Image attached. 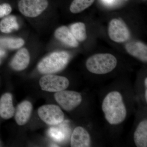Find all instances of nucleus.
<instances>
[{
  "label": "nucleus",
  "mask_w": 147,
  "mask_h": 147,
  "mask_svg": "<svg viewBox=\"0 0 147 147\" xmlns=\"http://www.w3.org/2000/svg\"><path fill=\"white\" fill-rule=\"evenodd\" d=\"M32 105L30 101L24 100L19 104L15 113V119L19 125H24L28 122L31 115Z\"/></svg>",
  "instance_id": "10"
},
{
  "label": "nucleus",
  "mask_w": 147,
  "mask_h": 147,
  "mask_svg": "<svg viewBox=\"0 0 147 147\" xmlns=\"http://www.w3.org/2000/svg\"><path fill=\"white\" fill-rule=\"evenodd\" d=\"M94 0H73L69 7L72 13H80L92 4Z\"/></svg>",
  "instance_id": "19"
},
{
  "label": "nucleus",
  "mask_w": 147,
  "mask_h": 147,
  "mask_svg": "<svg viewBox=\"0 0 147 147\" xmlns=\"http://www.w3.org/2000/svg\"><path fill=\"white\" fill-rule=\"evenodd\" d=\"M16 16L11 15L3 18L0 22V30L4 33H9L19 28Z\"/></svg>",
  "instance_id": "16"
},
{
  "label": "nucleus",
  "mask_w": 147,
  "mask_h": 147,
  "mask_svg": "<svg viewBox=\"0 0 147 147\" xmlns=\"http://www.w3.org/2000/svg\"><path fill=\"white\" fill-rule=\"evenodd\" d=\"M145 99H146V101H147V89H146V90H145Z\"/></svg>",
  "instance_id": "24"
},
{
  "label": "nucleus",
  "mask_w": 147,
  "mask_h": 147,
  "mask_svg": "<svg viewBox=\"0 0 147 147\" xmlns=\"http://www.w3.org/2000/svg\"><path fill=\"white\" fill-rule=\"evenodd\" d=\"M125 1H127V0H125Z\"/></svg>",
  "instance_id": "27"
},
{
  "label": "nucleus",
  "mask_w": 147,
  "mask_h": 147,
  "mask_svg": "<svg viewBox=\"0 0 147 147\" xmlns=\"http://www.w3.org/2000/svg\"><path fill=\"white\" fill-rule=\"evenodd\" d=\"M63 129L57 127H52L49 129L48 134L49 136L54 140L57 142H61L63 140L64 135L63 132Z\"/></svg>",
  "instance_id": "20"
},
{
  "label": "nucleus",
  "mask_w": 147,
  "mask_h": 147,
  "mask_svg": "<svg viewBox=\"0 0 147 147\" xmlns=\"http://www.w3.org/2000/svg\"><path fill=\"white\" fill-rule=\"evenodd\" d=\"M0 63H1V61H0Z\"/></svg>",
  "instance_id": "26"
},
{
  "label": "nucleus",
  "mask_w": 147,
  "mask_h": 147,
  "mask_svg": "<svg viewBox=\"0 0 147 147\" xmlns=\"http://www.w3.org/2000/svg\"><path fill=\"white\" fill-rule=\"evenodd\" d=\"M47 0H20L18 9L24 16L34 18L39 16L47 9Z\"/></svg>",
  "instance_id": "7"
},
{
  "label": "nucleus",
  "mask_w": 147,
  "mask_h": 147,
  "mask_svg": "<svg viewBox=\"0 0 147 147\" xmlns=\"http://www.w3.org/2000/svg\"><path fill=\"white\" fill-rule=\"evenodd\" d=\"M56 38L70 47H76L79 42L67 27L62 26L58 28L55 32Z\"/></svg>",
  "instance_id": "14"
},
{
  "label": "nucleus",
  "mask_w": 147,
  "mask_h": 147,
  "mask_svg": "<svg viewBox=\"0 0 147 147\" xmlns=\"http://www.w3.org/2000/svg\"><path fill=\"white\" fill-rule=\"evenodd\" d=\"M40 118L50 125H57L63 122L64 115L57 105L49 104L43 105L38 110Z\"/></svg>",
  "instance_id": "4"
},
{
  "label": "nucleus",
  "mask_w": 147,
  "mask_h": 147,
  "mask_svg": "<svg viewBox=\"0 0 147 147\" xmlns=\"http://www.w3.org/2000/svg\"><path fill=\"white\" fill-rule=\"evenodd\" d=\"M55 98L61 107L67 111L75 109L81 104L82 100L81 94L73 91L65 90L56 92Z\"/></svg>",
  "instance_id": "6"
},
{
  "label": "nucleus",
  "mask_w": 147,
  "mask_h": 147,
  "mask_svg": "<svg viewBox=\"0 0 147 147\" xmlns=\"http://www.w3.org/2000/svg\"><path fill=\"white\" fill-rule=\"evenodd\" d=\"M108 35L110 39L117 42H124L130 37V32L123 21L114 18L110 21Z\"/></svg>",
  "instance_id": "8"
},
{
  "label": "nucleus",
  "mask_w": 147,
  "mask_h": 147,
  "mask_svg": "<svg viewBox=\"0 0 147 147\" xmlns=\"http://www.w3.org/2000/svg\"><path fill=\"white\" fill-rule=\"evenodd\" d=\"M134 143L138 147L147 146V120L144 119L142 121L134 132Z\"/></svg>",
  "instance_id": "15"
},
{
  "label": "nucleus",
  "mask_w": 147,
  "mask_h": 147,
  "mask_svg": "<svg viewBox=\"0 0 147 147\" xmlns=\"http://www.w3.org/2000/svg\"><path fill=\"white\" fill-rule=\"evenodd\" d=\"M115 57L109 53L97 54L90 57L86 62V67L90 72L96 74H108L117 65Z\"/></svg>",
  "instance_id": "2"
},
{
  "label": "nucleus",
  "mask_w": 147,
  "mask_h": 147,
  "mask_svg": "<svg viewBox=\"0 0 147 147\" xmlns=\"http://www.w3.org/2000/svg\"><path fill=\"white\" fill-rule=\"evenodd\" d=\"M70 31L77 40L82 42L86 39V29L84 23L77 22L71 24L70 26Z\"/></svg>",
  "instance_id": "17"
},
{
  "label": "nucleus",
  "mask_w": 147,
  "mask_h": 147,
  "mask_svg": "<svg viewBox=\"0 0 147 147\" xmlns=\"http://www.w3.org/2000/svg\"><path fill=\"white\" fill-rule=\"evenodd\" d=\"M102 109L105 119L110 124H119L126 118V107L122 96L118 92H111L106 96L102 102Z\"/></svg>",
  "instance_id": "1"
},
{
  "label": "nucleus",
  "mask_w": 147,
  "mask_h": 147,
  "mask_svg": "<svg viewBox=\"0 0 147 147\" xmlns=\"http://www.w3.org/2000/svg\"><path fill=\"white\" fill-rule=\"evenodd\" d=\"M102 2L107 5H112L115 2L116 0H102Z\"/></svg>",
  "instance_id": "22"
},
{
  "label": "nucleus",
  "mask_w": 147,
  "mask_h": 147,
  "mask_svg": "<svg viewBox=\"0 0 147 147\" xmlns=\"http://www.w3.org/2000/svg\"><path fill=\"white\" fill-rule=\"evenodd\" d=\"M70 55L65 51L54 52L43 58L38 65V69L43 74H50L60 71L66 66Z\"/></svg>",
  "instance_id": "3"
},
{
  "label": "nucleus",
  "mask_w": 147,
  "mask_h": 147,
  "mask_svg": "<svg viewBox=\"0 0 147 147\" xmlns=\"http://www.w3.org/2000/svg\"><path fill=\"white\" fill-rule=\"evenodd\" d=\"M145 86L146 87V88H147V78H146L145 79Z\"/></svg>",
  "instance_id": "25"
},
{
  "label": "nucleus",
  "mask_w": 147,
  "mask_h": 147,
  "mask_svg": "<svg viewBox=\"0 0 147 147\" xmlns=\"http://www.w3.org/2000/svg\"><path fill=\"white\" fill-rule=\"evenodd\" d=\"M11 10L12 8L9 4L5 3L0 5V18L8 15Z\"/></svg>",
  "instance_id": "21"
},
{
  "label": "nucleus",
  "mask_w": 147,
  "mask_h": 147,
  "mask_svg": "<svg viewBox=\"0 0 147 147\" xmlns=\"http://www.w3.org/2000/svg\"><path fill=\"white\" fill-rule=\"evenodd\" d=\"M14 112L11 94L6 93L3 95L0 98V116L3 119H8L13 117Z\"/></svg>",
  "instance_id": "13"
},
{
  "label": "nucleus",
  "mask_w": 147,
  "mask_h": 147,
  "mask_svg": "<svg viewBox=\"0 0 147 147\" xmlns=\"http://www.w3.org/2000/svg\"><path fill=\"white\" fill-rule=\"evenodd\" d=\"M69 82L64 76L47 74L40 79L39 85L41 89L45 91L57 92L65 90L68 88Z\"/></svg>",
  "instance_id": "5"
},
{
  "label": "nucleus",
  "mask_w": 147,
  "mask_h": 147,
  "mask_svg": "<svg viewBox=\"0 0 147 147\" xmlns=\"http://www.w3.org/2000/svg\"><path fill=\"white\" fill-rule=\"evenodd\" d=\"M125 49L131 56L144 62H147V45L143 42L139 41L128 42L125 45Z\"/></svg>",
  "instance_id": "12"
},
{
  "label": "nucleus",
  "mask_w": 147,
  "mask_h": 147,
  "mask_svg": "<svg viewBox=\"0 0 147 147\" xmlns=\"http://www.w3.org/2000/svg\"><path fill=\"white\" fill-rule=\"evenodd\" d=\"M70 143L72 147L90 146L91 138L89 133L84 127H77L71 135Z\"/></svg>",
  "instance_id": "9"
},
{
  "label": "nucleus",
  "mask_w": 147,
  "mask_h": 147,
  "mask_svg": "<svg viewBox=\"0 0 147 147\" xmlns=\"http://www.w3.org/2000/svg\"><path fill=\"white\" fill-rule=\"evenodd\" d=\"M6 55V52L2 47H0V58L3 57Z\"/></svg>",
  "instance_id": "23"
},
{
  "label": "nucleus",
  "mask_w": 147,
  "mask_h": 147,
  "mask_svg": "<svg viewBox=\"0 0 147 147\" xmlns=\"http://www.w3.org/2000/svg\"><path fill=\"white\" fill-rule=\"evenodd\" d=\"M30 61L28 51L26 48H21L14 55L11 63V65L16 71H22L28 66Z\"/></svg>",
  "instance_id": "11"
},
{
  "label": "nucleus",
  "mask_w": 147,
  "mask_h": 147,
  "mask_svg": "<svg viewBox=\"0 0 147 147\" xmlns=\"http://www.w3.org/2000/svg\"><path fill=\"white\" fill-rule=\"evenodd\" d=\"M24 43V40L19 38H0V45L9 49H18L23 46Z\"/></svg>",
  "instance_id": "18"
}]
</instances>
